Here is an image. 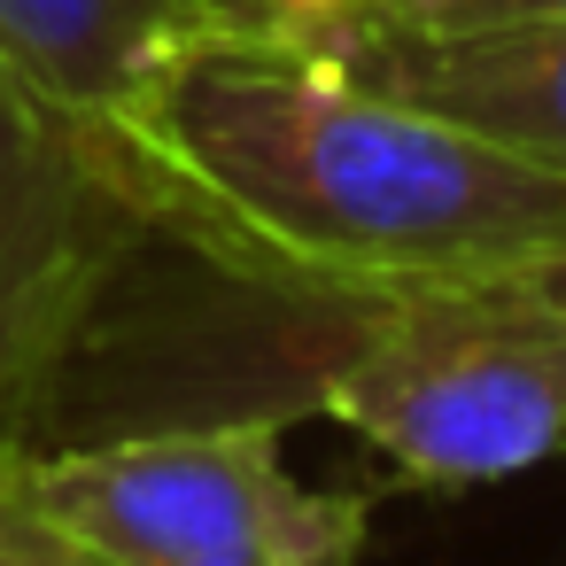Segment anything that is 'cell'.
Segmentation results:
<instances>
[{
  "label": "cell",
  "mask_w": 566,
  "mask_h": 566,
  "mask_svg": "<svg viewBox=\"0 0 566 566\" xmlns=\"http://www.w3.org/2000/svg\"><path fill=\"white\" fill-rule=\"evenodd\" d=\"M102 156L148 233L303 287H489L566 249V171L373 86L264 9L195 24Z\"/></svg>",
  "instance_id": "6da1fadb"
},
{
  "label": "cell",
  "mask_w": 566,
  "mask_h": 566,
  "mask_svg": "<svg viewBox=\"0 0 566 566\" xmlns=\"http://www.w3.org/2000/svg\"><path fill=\"white\" fill-rule=\"evenodd\" d=\"M125 287L109 373L133 419H342L403 489H489L566 442V318L520 287H303L179 249Z\"/></svg>",
  "instance_id": "7a4b0ae2"
},
{
  "label": "cell",
  "mask_w": 566,
  "mask_h": 566,
  "mask_svg": "<svg viewBox=\"0 0 566 566\" xmlns=\"http://www.w3.org/2000/svg\"><path fill=\"white\" fill-rule=\"evenodd\" d=\"M0 489L102 566H357L373 496L311 489L272 419L0 434Z\"/></svg>",
  "instance_id": "3957f363"
},
{
  "label": "cell",
  "mask_w": 566,
  "mask_h": 566,
  "mask_svg": "<svg viewBox=\"0 0 566 566\" xmlns=\"http://www.w3.org/2000/svg\"><path fill=\"white\" fill-rule=\"evenodd\" d=\"M140 241L148 218L102 140L0 55V434L48 411Z\"/></svg>",
  "instance_id": "277c9868"
},
{
  "label": "cell",
  "mask_w": 566,
  "mask_h": 566,
  "mask_svg": "<svg viewBox=\"0 0 566 566\" xmlns=\"http://www.w3.org/2000/svg\"><path fill=\"white\" fill-rule=\"evenodd\" d=\"M326 40L373 86L473 125L481 140L566 171V17L551 24H496V32H403L380 17H342Z\"/></svg>",
  "instance_id": "5b68a950"
},
{
  "label": "cell",
  "mask_w": 566,
  "mask_h": 566,
  "mask_svg": "<svg viewBox=\"0 0 566 566\" xmlns=\"http://www.w3.org/2000/svg\"><path fill=\"white\" fill-rule=\"evenodd\" d=\"M226 9L249 0H0V55L102 140L140 78Z\"/></svg>",
  "instance_id": "8992f818"
},
{
  "label": "cell",
  "mask_w": 566,
  "mask_h": 566,
  "mask_svg": "<svg viewBox=\"0 0 566 566\" xmlns=\"http://www.w3.org/2000/svg\"><path fill=\"white\" fill-rule=\"evenodd\" d=\"M357 17L403 32H496V24H551L566 17V0H365Z\"/></svg>",
  "instance_id": "52a82bcc"
},
{
  "label": "cell",
  "mask_w": 566,
  "mask_h": 566,
  "mask_svg": "<svg viewBox=\"0 0 566 566\" xmlns=\"http://www.w3.org/2000/svg\"><path fill=\"white\" fill-rule=\"evenodd\" d=\"M0 566H102V558L78 551L71 535H55L48 520H32L9 489H0Z\"/></svg>",
  "instance_id": "ba28073f"
},
{
  "label": "cell",
  "mask_w": 566,
  "mask_h": 566,
  "mask_svg": "<svg viewBox=\"0 0 566 566\" xmlns=\"http://www.w3.org/2000/svg\"><path fill=\"white\" fill-rule=\"evenodd\" d=\"M249 9H264L272 24H295V32H334L342 17L365 9V0H249Z\"/></svg>",
  "instance_id": "9c48e42d"
},
{
  "label": "cell",
  "mask_w": 566,
  "mask_h": 566,
  "mask_svg": "<svg viewBox=\"0 0 566 566\" xmlns=\"http://www.w3.org/2000/svg\"><path fill=\"white\" fill-rule=\"evenodd\" d=\"M504 287H520L535 311H551V318H566V249L558 256H543V264H527V272H512Z\"/></svg>",
  "instance_id": "30bf717a"
}]
</instances>
